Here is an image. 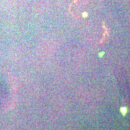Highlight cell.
<instances>
[{"label": "cell", "instance_id": "obj_1", "mask_svg": "<svg viewBox=\"0 0 130 130\" xmlns=\"http://www.w3.org/2000/svg\"><path fill=\"white\" fill-rule=\"evenodd\" d=\"M121 111H122L123 114H125L126 113V109L125 108H121Z\"/></svg>", "mask_w": 130, "mask_h": 130}]
</instances>
